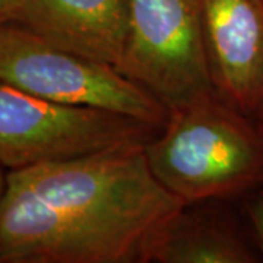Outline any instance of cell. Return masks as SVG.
Wrapping results in <instances>:
<instances>
[{
    "mask_svg": "<svg viewBox=\"0 0 263 263\" xmlns=\"http://www.w3.org/2000/svg\"><path fill=\"white\" fill-rule=\"evenodd\" d=\"M3 168H5V167H2V165H0V199H2L3 193H5L6 183H8V174H5Z\"/></svg>",
    "mask_w": 263,
    "mask_h": 263,
    "instance_id": "obj_11",
    "label": "cell"
},
{
    "mask_svg": "<svg viewBox=\"0 0 263 263\" xmlns=\"http://www.w3.org/2000/svg\"><path fill=\"white\" fill-rule=\"evenodd\" d=\"M18 0H0V25L12 22Z\"/></svg>",
    "mask_w": 263,
    "mask_h": 263,
    "instance_id": "obj_10",
    "label": "cell"
},
{
    "mask_svg": "<svg viewBox=\"0 0 263 263\" xmlns=\"http://www.w3.org/2000/svg\"><path fill=\"white\" fill-rule=\"evenodd\" d=\"M117 70L168 110L216 94L200 0H129L127 34Z\"/></svg>",
    "mask_w": 263,
    "mask_h": 263,
    "instance_id": "obj_5",
    "label": "cell"
},
{
    "mask_svg": "<svg viewBox=\"0 0 263 263\" xmlns=\"http://www.w3.org/2000/svg\"><path fill=\"white\" fill-rule=\"evenodd\" d=\"M253 120L256 122V124H257V127L263 132V104L262 107H260V110H259V111L256 113V116L253 117Z\"/></svg>",
    "mask_w": 263,
    "mask_h": 263,
    "instance_id": "obj_12",
    "label": "cell"
},
{
    "mask_svg": "<svg viewBox=\"0 0 263 263\" xmlns=\"http://www.w3.org/2000/svg\"><path fill=\"white\" fill-rule=\"evenodd\" d=\"M218 97L253 119L263 104V0H200Z\"/></svg>",
    "mask_w": 263,
    "mask_h": 263,
    "instance_id": "obj_6",
    "label": "cell"
},
{
    "mask_svg": "<svg viewBox=\"0 0 263 263\" xmlns=\"http://www.w3.org/2000/svg\"><path fill=\"white\" fill-rule=\"evenodd\" d=\"M12 22L57 47L117 69L129 0H18Z\"/></svg>",
    "mask_w": 263,
    "mask_h": 263,
    "instance_id": "obj_7",
    "label": "cell"
},
{
    "mask_svg": "<svg viewBox=\"0 0 263 263\" xmlns=\"http://www.w3.org/2000/svg\"><path fill=\"white\" fill-rule=\"evenodd\" d=\"M184 205L152 174L145 143L10 170L0 263L142 262L149 235Z\"/></svg>",
    "mask_w": 263,
    "mask_h": 263,
    "instance_id": "obj_1",
    "label": "cell"
},
{
    "mask_svg": "<svg viewBox=\"0 0 263 263\" xmlns=\"http://www.w3.org/2000/svg\"><path fill=\"white\" fill-rule=\"evenodd\" d=\"M243 212L254 247L260 260H263V186L253 189L243 196Z\"/></svg>",
    "mask_w": 263,
    "mask_h": 263,
    "instance_id": "obj_9",
    "label": "cell"
},
{
    "mask_svg": "<svg viewBox=\"0 0 263 263\" xmlns=\"http://www.w3.org/2000/svg\"><path fill=\"white\" fill-rule=\"evenodd\" d=\"M161 129L104 108L53 103L0 81V165L5 168L143 145Z\"/></svg>",
    "mask_w": 263,
    "mask_h": 263,
    "instance_id": "obj_4",
    "label": "cell"
},
{
    "mask_svg": "<svg viewBox=\"0 0 263 263\" xmlns=\"http://www.w3.org/2000/svg\"><path fill=\"white\" fill-rule=\"evenodd\" d=\"M145 155L155 179L186 203L263 186V132L216 94L170 110Z\"/></svg>",
    "mask_w": 263,
    "mask_h": 263,
    "instance_id": "obj_2",
    "label": "cell"
},
{
    "mask_svg": "<svg viewBox=\"0 0 263 263\" xmlns=\"http://www.w3.org/2000/svg\"><path fill=\"white\" fill-rule=\"evenodd\" d=\"M260 260L250 234L222 211L189 203L146 240L142 262L254 263Z\"/></svg>",
    "mask_w": 263,
    "mask_h": 263,
    "instance_id": "obj_8",
    "label": "cell"
},
{
    "mask_svg": "<svg viewBox=\"0 0 263 263\" xmlns=\"http://www.w3.org/2000/svg\"><path fill=\"white\" fill-rule=\"evenodd\" d=\"M0 81L53 103L104 108L157 127L170 114L114 66L57 47L15 22L0 25Z\"/></svg>",
    "mask_w": 263,
    "mask_h": 263,
    "instance_id": "obj_3",
    "label": "cell"
}]
</instances>
